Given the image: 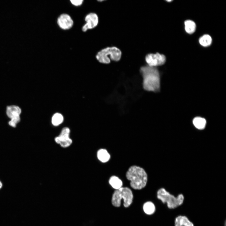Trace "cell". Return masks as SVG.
Returning a JSON list of instances; mask_svg holds the SVG:
<instances>
[{
	"mask_svg": "<svg viewBox=\"0 0 226 226\" xmlns=\"http://www.w3.org/2000/svg\"><path fill=\"white\" fill-rule=\"evenodd\" d=\"M109 183L111 186L116 190L121 187L123 185L122 181L115 176L110 177L109 180Z\"/></svg>",
	"mask_w": 226,
	"mask_h": 226,
	"instance_id": "cell-14",
	"label": "cell"
},
{
	"mask_svg": "<svg viewBox=\"0 0 226 226\" xmlns=\"http://www.w3.org/2000/svg\"><path fill=\"white\" fill-rule=\"evenodd\" d=\"M127 179L130 181L131 187L135 190H141L146 186L147 175L144 169L139 166H131L126 173Z\"/></svg>",
	"mask_w": 226,
	"mask_h": 226,
	"instance_id": "cell-2",
	"label": "cell"
},
{
	"mask_svg": "<svg viewBox=\"0 0 226 226\" xmlns=\"http://www.w3.org/2000/svg\"><path fill=\"white\" fill-rule=\"evenodd\" d=\"M157 197L163 203H166L167 207L170 209L176 208L181 206L184 200L182 194H180L176 197L163 188L158 191Z\"/></svg>",
	"mask_w": 226,
	"mask_h": 226,
	"instance_id": "cell-3",
	"label": "cell"
},
{
	"mask_svg": "<svg viewBox=\"0 0 226 226\" xmlns=\"http://www.w3.org/2000/svg\"><path fill=\"white\" fill-rule=\"evenodd\" d=\"M63 117L60 113H56L52 116L51 122L54 126H58L61 124L63 121Z\"/></svg>",
	"mask_w": 226,
	"mask_h": 226,
	"instance_id": "cell-18",
	"label": "cell"
},
{
	"mask_svg": "<svg viewBox=\"0 0 226 226\" xmlns=\"http://www.w3.org/2000/svg\"><path fill=\"white\" fill-rule=\"evenodd\" d=\"M171 1H172V0H167V1L169 2H171Z\"/></svg>",
	"mask_w": 226,
	"mask_h": 226,
	"instance_id": "cell-22",
	"label": "cell"
},
{
	"mask_svg": "<svg viewBox=\"0 0 226 226\" xmlns=\"http://www.w3.org/2000/svg\"><path fill=\"white\" fill-rule=\"evenodd\" d=\"M133 195L131 190L127 187H122L116 190L113 193L111 199V203L115 207H119L122 199L125 207H127L132 203Z\"/></svg>",
	"mask_w": 226,
	"mask_h": 226,
	"instance_id": "cell-4",
	"label": "cell"
},
{
	"mask_svg": "<svg viewBox=\"0 0 226 226\" xmlns=\"http://www.w3.org/2000/svg\"><path fill=\"white\" fill-rule=\"evenodd\" d=\"M11 120L8 122L9 125L13 127H16L17 124L20 121L19 115L13 117L11 118Z\"/></svg>",
	"mask_w": 226,
	"mask_h": 226,
	"instance_id": "cell-19",
	"label": "cell"
},
{
	"mask_svg": "<svg viewBox=\"0 0 226 226\" xmlns=\"http://www.w3.org/2000/svg\"><path fill=\"white\" fill-rule=\"evenodd\" d=\"M145 58L148 66L154 67L164 64L166 60L164 55L158 52L148 54L146 55Z\"/></svg>",
	"mask_w": 226,
	"mask_h": 226,
	"instance_id": "cell-6",
	"label": "cell"
},
{
	"mask_svg": "<svg viewBox=\"0 0 226 226\" xmlns=\"http://www.w3.org/2000/svg\"><path fill=\"white\" fill-rule=\"evenodd\" d=\"M143 208L144 212L149 215L153 214L156 210L154 204L152 202L150 201L147 202L144 204Z\"/></svg>",
	"mask_w": 226,
	"mask_h": 226,
	"instance_id": "cell-15",
	"label": "cell"
},
{
	"mask_svg": "<svg viewBox=\"0 0 226 226\" xmlns=\"http://www.w3.org/2000/svg\"><path fill=\"white\" fill-rule=\"evenodd\" d=\"M57 23L61 29L67 30L71 29L74 24L73 21L68 14L63 13L61 14L57 19Z\"/></svg>",
	"mask_w": 226,
	"mask_h": 226,
	"instance_id": "cell-8",
	"label": "cell"
},
{
	"mask_svg": "<svg viewBox=\"0 0 226 226\" xmlns=\"http://www.w3.org/2000/svg\"><path fill=\"white\" fill-rule=\"evenodd\" d=\"M71 3L73 6L78 7L81 5L83 2V0H71Z\"/></svg>",
	"mask_w": 226,
	"mask_h": 226,
	"instance_id": "cell-20",
	"label": "cell"
},
{
	"mask_svg": "<svg viewBox=\"0 0 226 226\" xmlns=\"http://www.w3.org/2000/svg\"><path fill=\"white\" fill-rule=\"evenodd\" d=\"M97 156L99 160L103 163L107 162L110 158V154L106 149H104L98 151Z\"/></svg>",
	"mask_w": 226,
	"mask_h": 226,
	"instance_id": "cell-13",
	"label": "cell"
},
{
	"mask_svg": "<svg viewBox=\"0 0 226 226\" xmlns=\"http://www.w3.org/2000/svg\"><path fill=\"white\" fill-rule=\"evenodd\" d=\"M70 129L67 127H65L62 129L60 135L55 138V142L63 148L70 146L72 143L70 138Z\"/></svg>",
	"mask_w": 226,
	"mask_h": 226,
	"instance_id": "cell-7",
	"label": "cell"
},
{
	"mask_svg": "<svg viewBox=\"0 0 226 226\" xmlns=\"http://www.w3.org/2000/svg\"><path fill=\"white\" fill-rule=\"evenodd\" d=\"M175 226H194V224L186 216L179 215L175 219Z\"/></svg>",
	"mask_w": 226,
	"mask_h": 226,
	"instance_id": "cell-10",
	"label": "cell"
},
{
	"mask_svg": "<svg viewBox=\"0 0 226 226\" xmlns=\"http://www.w3.org/2000/svg\"><path fill=\"white\" fill-rule=\"evenodd\" d=\"M199 41L201 45L204 47H207L211 44L212 38L210 35L205 34L201 36Z\"/></svg>",
	"mask_w": 226,
	"mask_h": 226,
	"instance_id": "cell-17",
	"label": "cell"
},
{
	"mask_svg": "<svg viewBox=\"0 0 226 226\" xmlns=\"http://www.w3.org/2000/svg\"><path fill=\"white\" fill-rule=\"evenodd\" d=\"M3 184L2 182L0 180V190L2 188Z\"/></svg>",
	"mask_w": 226,
	"mask_h": 226,
	"instance_id": "cell-21",
	"label": "cell"
},
{
	"mask_svg": "<svg viewBox=\"0 0 226 226\" xmlns=\"http://www.w3.org/2000/svg\"><path fill=\"white\" fill-rule=\"evenodd\" d=\"M192 122L195 127L200 130L205 128L207 123L205 119L200 117H196L194 118Z\"/></svg>",
	"mask_w": 226,
	"mask_h": 226,
	"instance_id": "cell-12",
	"label": "cell"
},
{
	"mask_svg": "<svg viewBox=\"0 0 226 226\" xmlns=\"http://www.w3.org/2000/svg\"><path fill=\"white\" fill-rule=\"evenodd\" d=\"M121 54V51L116 47H107L99 51L96 58L100 63L108 64L110 62V59L115 61H119Z\"/></svg>",
	"mask_w": 226,
	"mask_h": 226,
	"instance_id": "cell-5",
	"label": "cell"
},
{
	"mask_svg": "<svg viewBox=\"0 0 226 226\" xmlns=\"http://www.w3.org/2000/svg\"><path fill=\"white\" fill-rule=\"evenodd\" d=\"M21 112L20 108L16 105L9 106L7 108L6 114L10 118L13 116L20 115Z\"/></svg>",
	"mask_w": 226,
	"mask_h": 226,
	"instance_id": "cell-11",
	"label": "cell"
},
{
	"mask_svg": "<svg viewBox=\"0 0 226 226\" xmlns=\"http://www.w3.org/2000/svg\"><path fill=\"white\" fill-rule=\"evenodd\" d=\"M140 72L143 78V87L145 90L154 92L160 90V74L156 67L143 66L141 67Z\"/></svg>",
	"mask_w": 226,
	"mask_h": 226,
	"instance_id": "cell-1",
	"label": "cell"
},
{
	"mask_svg": "<svg viewBox=\"0 0 226 226\" xmlns=\"http://www.w3.org/2000/svg\"><path fill=\"white\" fill-rule=\"evenodd\" d=\"M185 28L186 32L190 34L194 33L196 30V25L192 20H187L184 22Z\"/></svg>",
	"mask_w": 226,
	"mask_h": 226,
	"instance_id": "cell-16",
	"label": "cell"
},
{
	"mask_svg": "<svg viewBox=\"0 0 226 226\" xmlns=\"http://www.w3.org/2000/svg\"><path fill=\"white\" fill-rule=\"evenodd\" d=\"M84 20L86 23L82 28L83 32H86L89 30L95 28L98 24L99 18L96 13H90L86 15Z\"/></svg>",
	"mask_w": 226,
	"mask_h": 226,
	"instance_id": "cell-9",
	"label": "cell"
}]
</instances>
